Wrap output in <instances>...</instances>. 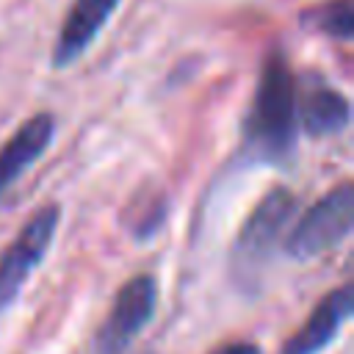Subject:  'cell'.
<instances>
[{"label": "cell", "mask_w": 354, "mask_h": 354, "mask_svg": "<svg viewBox=\"0 0 354 354\" xmlns=\"http://www.w3.org/2000/svg\"><path fill=\"white\" fill-rule=\"evenodd\" d=\"M296 210H299L296 194L285 185H274L249 210L230 249V268L241 285H249L266 268L274 249L285 241V232Z\"/></svg>", "instance_id": "cell-2"}, {"label": "cell", "mask_w": 354, "mask_h": 354, "mask_svg": "<svg viewBox=\"0 0 354 354\" xmlns=\"http://www.w3.org/2000/svg\"><path fill=\"white\" fill-rule=\"evenodd\" d=\"M304 22H310L315 30L337 39V41H348L354 33V8L351 0H329L324 6L307 8L304 11Z\"/></svg>", "instance_id": "cell-11"}, {"label": "cell", "mask_w": 354, "mask_h": 354, "mask_svg": "<svg viewBox=\"0 0 354 354\" xmlns=\"http://www.w3.org/2000/svg\"><path fill=\"white\" fill-rule=\"evenodd\" d=\"M296 77L288 58L274 50L263 58L243 119V147L252 158L285 166L296 155Z\"/></svg>", "instance_id": "cell-1"}, {"label": "cell", "mask_w": 354, "mask_h": 354, "mask_svg": "<svg viewBox=\"0 0 354 354\" xmlns=\"http://www.w3.org/2000/svg\"><path fill=\"white\" fill-rule=\"evenodd\" d=\"M53 138H55V116L50 111H39V113L28 116L3 141V147H0V199L50 149Z\"/></svg>", "instance_id": "cell-8"}, {"label": "cell", "mask_w": 354, "mask_h": 354, "mask_svg": "<svg viewBox=\"0 0 354 354\" xmlns=\"http://www.w3.org/2000/svg\"><path fill=\"white\" fill-rule=\"evenodd\" d=\"M348 318H351V290H348V285H340V288L329 290L313 307V313L304 318V324L282 343L279 354H321V351H326L337 340V335L343 332Z\"/></svg>", "instance_id": "cell-7"}, {"label": "cell", "mask_w": 354, "mask_h": 354, "mask_svg": "<svg viewBox=\"0 0 354 354\" xmlns=\"http://www.w3.org/2000/svg\"><path fill=\"white\" fill-rule=\"evenodd\" d=\"M58 224H61V207L55 202H47L30 213V218L17 230V235L0 252V313H6L17 301L30 274L47 257Z\"/></svg>", "instance_id": "cell-4"}, {"label": "cell", "mask_w": 354, "mask_h": 354, "mask_svg": "<svg viewBox=\"0 0 354 354\" xmlns=\"http://www.w3.org/2000/svg\"><path fill=\"white\" fill-rule=\"evenodd\" d=\"M158 310V282L152 274L130 277L113 296L97 335L91 354H127L133 340L149 326Z\"/></svg>", "instance_id": "cell-5"}, {"label": "cell", "mask_w": 354, "mask_h": 354, "mask_svg": "<svg viewBox=\"0 0 354 354\" xmlns=\"http://www.w3.org/2000/svg\"><path fill=\"white\" fill-rule=\"evenodd\" d=\"M169 218V196L160 188L136 191L122 207V227L133 241H152Z\"/></svg>", "instance_id": "cell-10"}, {"label": "cell", "mask_w": 354, "mask_h": 354, "mask_svg": "<svg viewBox=\"0 0 354 354\" xmlns=\"http://www.w3.org/2000/svg\"><path fill=\"white\" fill-rule=\"evenodd\" d=\"M210 354H263L260 346L249 343V340H232V343H224L218 348H213Z\"/></svg>", "instance_id": "cell-12"}, {"label": "cell", "mask_w": 354, "mask_h": 354, "mask_svg": "<svg viewBox=\"0 0 354 354\" xmlns=\"http://www.w3.org/2000/svg\"><path fill=\"white\" fill-rule=\"evenodd\" d=\"M296 122L299 133L310 138L340 136L351 122V102L326 80L307 77L301 86L296 83Z\"/></svg>", "instance_id": "cell-6"}, {"label": "cell", "mask_w": 354, "mask_h": 354, "mask_svg": "<svg viewBox=\"0 0 354 354\" xmlns=\"http://www.w3.org/2000/svg\"><path fill=\"white\" fill-rule=\"evenodd\" d=\"M119 3L122 0H75L58 28L53 44V66L55 69L72 66L97 41L100 30L108 25Z\"/></svg>", "instance_id": "cell-9"}, {"label": "cell", "mask_w": 354, "mask_h": 354, "mask_svg": "<svg viewBox=\"0 0 354 354\" xmlns=\"http://www.w3.org/2000/svg\"><path fill=\"white\" fill-rule=\"evenodd\" d=\"M354 221V185L348 180L318 196L285 232L282 249L290 260L307 263L340 246Z\"/></svg>", "instance_id": "cell-3"}]
</instances>
